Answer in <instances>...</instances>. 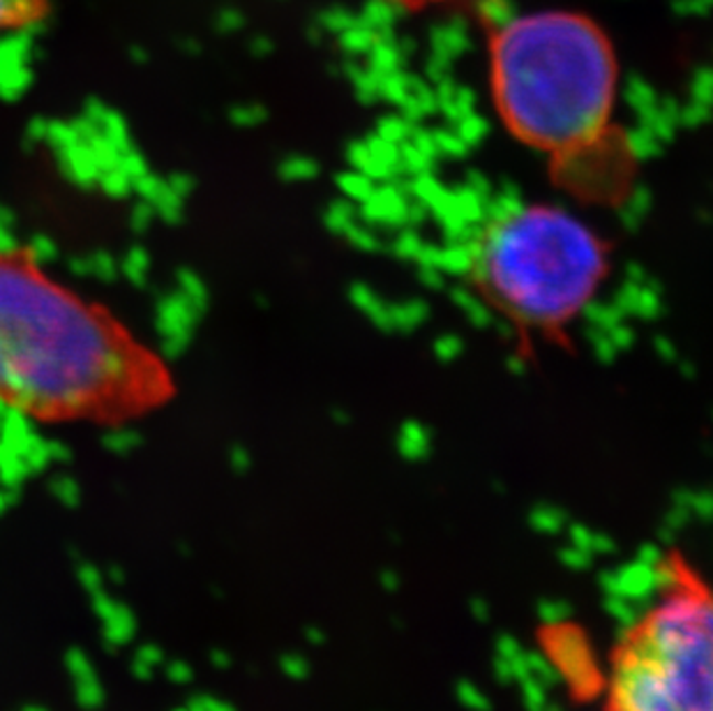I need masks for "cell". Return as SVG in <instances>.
Wrapping results in <instances>:
<instances>
[{
	"instance_id": "7a4b0ae2",
	"label": "cell",
	"mask_w": 713,
	"mask_h": 711,
	"mask_svg": "<svg viewBox=\"0 0 713 711\" xmlns=\"http://www.w3.org/2000/svg\"><path fill=\"white\" fill-rule=\"evenodd\" d=\"M492 96L520 142L555 155L608 127L616 93L610 42L568 12L513 19L492 42Z\"/></svg>"
},
{
	"instance_id": "ba28073f",
	"label": "cell",
	"mask_w": 713,
	"mask_h": 711,
	"mask_svg": "<svg viewBox=\"0 0 713 711\" xmlns=\"http://www.w3.org/2000/svg\"><path fill=\"white\" fill-rule=\"evenodd\" d=\"M404 5H439V3H453V0H400Z\"/></svg>"
},
{
	"instance_id": "277c9868",
	"label": "cell",
	"mask_w": 713,
	"mask_h": 711,
	"mask_svg": "<svg viewBox=\"0 0 713 711\" xmlns=\"http://www.w3.org/2000/svg\"><path fill=\"white\" fill-rule=\"evenodd\" d=\"M608 268L603 241L557 205H513L482 229L471 273L482 298L520 329L559 333Z\"/></svg>"
},
{
	"instance_id": "52a82bcc",
	"label": "cell",
	"mask_w": 713,
	"mask_h": 711,
	"mask_svg": "<svg viewBox=\"0 0 713 711\" xmlns=\"http://www.w3.org/2000/svg\"><path fill=\"white\" fill-rule=\"evenodd\" d=\"M49 0H0V40L14 37L40 24Z\"/></svg>"
},
{
	"instance_id": "8992f818",
	"label": "cell",
	"mask_w": 713,
	"mask_h": 711,
	"mask_svg": "<svg viewBox=\"0 0 713 711\" xmlns=\"http://www.w3.org/2000/svg\"><path fill=\"white\" fill-rule=\"evenodd\" d=\"M545 652L555 670L572 691H582L587 698L603 693L605 673L598 668V660L589 647L584 631L572 626H552L547 631Z\"/></svg>"
},
{
	"instance_id": "6da1fadb",
	"label": "cell",
	"mask_w": 713,
	"mask_h": 711,
	"mask_svg": "<svg viewBox=\"0 0 713 711\" xmlns=\"http://www.w3.org/2000/svg\"><path fill=\"white\" fill-rule=\"evenodd\" d=\"M176 396L167 360L109 308L0 245V409L35 423L121 425Z\"/></svg>"
},
{
	"instance_id": "3957f363",
	"label": "cell",
	"mask_w": 713,
	"mask_h": 711,
	"mask_svg": "<svg viewBox=\"0 0 713 711\" xmlns=\"http://www.w3.org/2000/svg\"><path fill=\"white\" fill-rule=\"evenodd\" d=\"M603 696L605 711H713V585L681 549L616 637Z\"/></svg>"
},
{
	"instance_id": "5b68a950",
	"label": "cell",
	"mask_w": 713,
	"mask_h": 711,
	"mask_svg": "<svg viewBox=\"0 0 713 711\" xmlns=\"http://www.w3.org/2000/svg\"><path fill=\"white\" fill-rule=\"evenodd\" d=\"M552 169L564 186L587 201H614L631 186L633 155L624 136L610 127L552 155Z\"/></svg>"
}]
</instances>
